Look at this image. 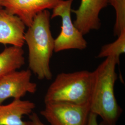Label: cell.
Listing matches in <instances>:
<instances>
[{"label":"cell","mask_w":125,"mask_h":125,"mask_svg":"<svg viewBox=\"0 0 125 125\" xmlns=\"http://www.w3.org/2000/svg\"><path fill=\"white\" fill-rule=\"evenodd\" d=\"M117 37V39L113 42L103 46L97 55L98 58L113 57L120 62L121 55L125 52V30Z\"/></svg>","instance_id":"7c38bea8"},{"label":"cell","mask_w":125,"mask_h":125,"mask_svg":"<svg viewBox=\"0 0 125 125\" xmlns=\"http://www.w3.org/2000/svg\"><path fill=\"white\" fill-rule=\"evenodd\" d=\"M115 11L116 19L114 27V34L118 36L125 30V0H108Z\"/></svg>","instance_id":"4fadbf2b"},{"label":"cell","mask_w":125,"mask_h":125,"mask_svg":"<svg viewBox=\"0 0 125 125\" xmlns=\"http://www.w3.org/2000/svg\"><path fill=\"white\" fill-rule=\"evenodd\" d=\"M74 0H62L52 9L51 19L60 17L62 19L61 31L54 39V52L67 50H84L87 42L84 35L75 26L71 17L72 7Z\"/></svg>","instance_id":"277c9868"},{"label":"cell","mask_w":125,"mask_h":125,"mask_svg":"<svg viewBox=\"0 0 125 125\" xmlns=\"http://www.w3.org/2000/svg\"><path fill=\"white\" fill-rule=\"evenodd\" d=\"M26 27L18 16L0 9V44L22 47Z\"/></svg>","instance_id":"9c48e42d"},{"label":"cell","mask_w":125,"mask_h":125,"mask_svg":"<svg viewBox=\"0 0 125 125\" xmlns=\"http://www.w3.org/2000/svg\"><path fill=\"white\" fill-rule=\"evenodd\" d=\"M40 115L51 125H87L90 104L64 102L45 103Z\"/></svg>","instance_id":"5b68a950"},{"label":"cell","mask_w":125,"mask_h":125,"mask_svg":"<svg viewBox=\"0 0 125 125\" xmlns=\"http://www.w3.org/2000/svg\"><path fill=\"white\" fill-rule=\"evenodd\" d=\"M29 116L30 125H45L40 120V117L36 113L32 112Z\"/></svg>","instance_id":"5bb4252c"},{"label":"cell","mask_w":125,"mask_h":125,"mask_svg":"<svg viewBox=\"0 0 125 125\" xmlns=\"http://www.w3.org/2000/svg\"><path fill=\"white\" fill-rule=\"evenodd\" d=\"M62 0H1V5L7 11L18 16L26 27H29L41 12L52 9Z\"/></svg>","instance_id":"52a82bcc"},{"label":"cell","mask_w":125,"mask_h":125,"mask_svg":"<svg viewBox=\"0 0 125 125\" xmlns=\"http://www.w3.org/2000/svg\"><path fill=\"white\" fill-rule=\"evenodd\" d=\"M108 3V0H81L78 8L72 9V13L76 15L73 23L83 35L100 29L101 23L99 14Z\"/></svg>","instance_id":"ba28073f"},{"label":"cell","mask_w":125,"mask_h":125,"mask_svg":"<svg viewBox=\"0 0 125 125\" xmlns=\"http://www.w3.org/2000/svg\"><path fill=\"white\" fill-rule=\"evenodd\" d=\"M29 69L10 72L0 78V105L7 99H21L27 93L34 94L37 85L31 81Z\"/></svg>","instance_id":"8992f818"},{"label":"cell","mask_w":125,"mask_h":125,"mask_svg":"<svg viewBox=\"0 0 125 125\" xmlns=\"http://www.w3.org/2000/svg\"><path fill=\"white\" fill-rule=\"evenodd\" d=\"M94 78V72L88 71L59 73L47 90L44 103L89 104Z\"/></svg>","instance_id":"3957f363"},{"label":"cell","mask_w":125,"mask_h":125,"mask_svg":"<svg viewBox=\"0 0 125 125\" xmlns=\"http://www.w3.org/2000/svg\"><path fill=\"white\" fill-rule=\"evenodd\" d=\"M97 117L98 116L90 112L88 117L87 125H104L102 123L99 124L97 121Z\"/></svg>","instance_id":"9a60e30c"},{"label":"cell","mask_w":125,"mask_h":125,"mask_svg":"<svg viewBox=\"0 0 125 125\" xmlns=\"http://www.w3.org/2000/svg\"><path fill=\"white\" fill-rule=\"evenodd\" d=\"M51 13L45 10L38 13L24 34L28 48V66L40 80L52 77L50 61L54 52V39L51 30Z\"/></svg>","instance_id":"6da1fadb"},{"label":"cell","mask_w":125,"mask_h":125,"mask_svg":"<svg viewBox=\"0 0 125 125\" xmlns=\"http://www.w3.org/2000/svg\"><path fill=\"white\" fill-rule=\"evenodd\" d=\"M36 107L35 104L28 100H13L9 104L0 105V125H30L29 121L22 120L29 115Z\"/></svg>","instance_id":"30bf717a"},{"label":"cell","mask_w":125,"mask_h":125,"mask_svg":"<svg viewBox=\"0 0 125 125\" xmlns=\"http://www.w3.org/2000/svg\"><path fill=\"white\" fill-rule=\"evenodd\" d=\"M119 63L114 57H107L93 72L90 112L100 117L104 125H116L123 111L117 103L114 90L117 79L116 65Z\"/></svg>","instance_id":"7a4b0ae2"},{"label":"cell","mask_w":125,"mask_h":125,"mask_svg":"<svg viewBox=\"0 0 125 125\" xmlns=\"http://www.w3.org/2000/svg\"><path fill=\"white\" fill-rule=\"evenodd\" d=\"M22 47L11 45L0 53V78L17 71L25 63Z\"/></svg>","instance_id":"8fae6325"},{"label":"cell","mask_w":125,"mask_h":125,"mask_svg":"<svg viewBox=\"0 0 125 125\" xmlns=\"http://www.w3.org/2000/svg\"><path fill=\"white\" fill-rule=\"evenodd\" d=\"M1 0H0V9L2 8V7L1 5Z\"/></svg>","instance_id":"2e32d148"}]
</instances>
